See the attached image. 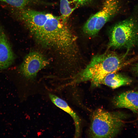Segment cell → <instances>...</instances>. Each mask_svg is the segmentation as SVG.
<instances>
[{
	"label": "cell",
	"instance_id": "7c38bea8",
	"mask_svg": "<svg viewBox=\"0 0 138 138\" xmlns=\"http://www.w3.org/2000/svg\"><path fill=\"white\" fill-rule=\"evenodd\" d=\"M17 9H22L34 5H49L42 0H0Z\"/></svg>",
	"mask_w": 138,
	"mask_h": 138
},
{
	"label": "cell",
	"instance_id": "277c9868",
	"mask_svg": "<svg viewBox=\"0 0 138 138\" xmlns=\"http://www.w3.org/2000/svg\"><path fill=\"white\" fill-rule=\"evenodd\" d=\"M109 46L114 49L129 50L138 44V22L133 18L120 21L110 32Z\"/></svg>",
	"mask_w": 138,
	"mask_h": 138
},
{
	"label": "cell",
	"instance_id": "6da1fadb",
	"mask_svg": "<svg viewBox=\"0 0 138 138\" xmlns=\"http://www.w3.org/2000/svg\"><path fill=\"white\" fill-rule=\"evenodd\" d=\"M15 13L39 45L53 50L65 61L74 59L77 38L68 18L29 7L16 9Z\"/></svg>",
	"mask_w": 138,
	"mask_h": 138
},
{
	"label": "cell",
	"instance_id": "52a82bcc",
	"mask_svg": "<svg viewBox=\"0 0 138 138\" xmlns=\"http://www.w3.org/2000/svg\"><path fill=\"white\" fill-rule=\"evenodd\" d=\"M15 58L4 28L0 22V70L10 66Z\"/></svg>",
	"mask_w": 138,
	"mask_h": 138
},
{
	"label": "cell",
	"instance_id": "ba28073f",
	"mask_svg": "<svg viewBox=\"0 0 138 138\" xmlns=\"http://www.w3.org/2000/svg\"><path fill=\"white\" fill-rule=\"evenodd\" d=\"M113 103L117 108L128 109L137 113L138 112V92L129 91L122 93L114 98Z\"/></svg>",
	"mask_w": 138,
	"mask_h": 138
},
{
	"label": "cell",
	"instance_id": "4fadbf2b",
	"mask_svg": "<svg viewBox=\"0 0 138 138\" xmlns=\"http://www.w3.org/2000/svg\"><path fill=\"white\" fill-rule=\"evenodd\" d=\"M132 70L134 74L138 76V63L135 64L133 66Z\"/></svg>",
	"mask_w": 138,
	"mask_h": 138
},
{
	"label": "cell",
	"instance_id": "30bf717a",
	"mask_svg": "<svg viewBox=\"0 0 138 138\" xmlns=\"http://www.w3.org/2000/svg\"><path fill=\"white\" fill-rule=\"evenodd\" d=\"M132 81L131 79L128 77L117 73L116 72L107 75L102 80L101 84L116 89L122 86L130 84Z\"/></svg>",
	"mask_w": 138,
	"mask_h": 138
},
{
	"label": "cell",
	"instance_id": "3957f363",
	"mask_svg": "<svg viewBox=\"0 0 138 138\" xmlns=\"http://www.w3.org/2000/svg\"><path fill=\"white\" fill-rule=\"evenodd\" d=\"M125 114L98 109L93 113L90 128V136L93 138H112L116 136L124 124Z\"/></svg>",
	"mask_w": 138,
	"mask_h": 138
},
{
	"label": "cell",
	"instance_id": "5b68a950",
	"mask_svg": "<svg viewBox=\"0 0 138 138\" xmlns=\"http://www.w3.org/2000/svg\"><path fill=\"white\" fill-rule=\"evenodd\" d=\"M120 7V0H104L101 9L91 16L84 25V33L90 37L95 36L118 13Z\"/></svg>",
	"mask_w": 138,
	"mask_h": 138
},
{
	"label": "cell",
	"instance_id": "8fae6325",
	"mask_svg": "<svg viewBox=\"0 0 138 138\" xmlns=\"http://www.w3.org/2000/svg\"><path fill=\"white\" fill-rule=\"evenodd\" d=\"M94 0H61L60 10L61 16L66 18L76 9L87 5Z\"/></svg>",
	"mask_w": 138,
	"mask_h": 138
},
{
	"label": "cell",
	"instance_id": "8992f818",
	"mask_svg": "<svg viewBox=\"0 0 138 138\" xmlns=\"http://www.w3.org/2000/svg\"><path fill=\"white\" fill-rule=\"evenodd\" d=\"M47 59L40 53L32 51L25 57L20 67L21 73L25 77L33 79L39 71L49 64Z\"/></svg>",
	"mask_w": 138,
	"mask_h": 138
},
{
	"label": "cell",
	"instance_id": "9c48e42d",
	"mask_svg": "<svg viewBox=\"0 0 138 138\" xmlns=\"http://www.w3.org/2000/svg\"><path fill=\"white\" fill-rule=\"evenodd\" d=\"M49 96L51 101L56 106L68 113L72 118L75 127L74 137H79L80 133L81 121L78 116L64 100L52 94H50Z\"/></svg>",
	"mask_w": 138,
	"mask_h": 138
},
{
	"label": "cell",
	"instance_id": "7a4b0ae2",
	"mask_svg": "<svg viewBox=\"0 0 138 138\" xmlns=\"http://www.w3.org/2000/svg\"><path fill=\"white\" fill-rule=\"evenodd\" d=\"M123 58L112 52L94 56L86 67L74 77L71 83L89 81L94 86H98L107 75L121 68Z\"/></svg>",
	"mask_w": 138,
	"mask_h": 138
}]
</instances>
